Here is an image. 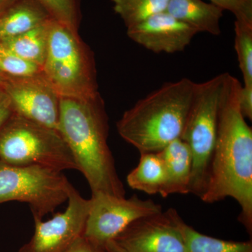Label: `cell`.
I'll return each instance as SVG.
<instances>
[{
    "instance_id": "1",
    "label": "cell",
    "mask_w": 252,
    "mask_h": 252,
    "mask_svg": "<svg viewBox=\"0 0 252 252\" xmlns=\"http://www.w3.org/2000/svg\"><path fill=\"white\" fill-rule=\"evenodd\" d=\"M243 84L224 73L220 94L216 142L212 156L204 203H214L225 198L235 199L241 213L238 220L252 229V129L239 106Z\"/></svg>"
},
{
    "instance_id": "2",
    "label": "cell",
    "mask_w": 252,
    "mask_h": 252,
    "mask_svg": "<svg viewBox=\"0 0 252 252\" xmlns=\"http://www.w3.org/2000/svg\"><path fill=\"white\" fill-rule=\"evenodd\" d=\"M85 177L91 193L125 197L124 184L118 175L107 139L108 117L103 99L60 97L59 128Z\"/></svg>"
},
{
    "instance_id": "3",
    "label": "cell",
    "mask_w": 252,
    "mask_h": 252,
    "mask_svg": "<svg viewBox=\"0 0 252 252\" xmlns=\"http://www.w3.org/2000/svg\"><path fill=\"white\" fill-rule=\"evenodd\" d=\"M196 83L189 78L162 84L123 114L119 135L142 153H157L181 138Z\"/></svg>"
},
{
    "instance_id": "4",
    "label": "cell",
    "mask_w": 252,
    "mask_h": 252,
    "mask_svg": "<svg viewBox=\"0 0 252 252\" xmlns=\"http://www.w3.org/2000/svg\"><path fill=\"white\" fill-rule=\"evenodd\" d=\"M41 72L60 97L89 99L99 94L90 51L78 33L54 19Z\"/></svg>"
},
{
    "instance_id": "5",
    "label": "cell",
    "mask_w": 252,
    "mask_h": 252,
    "mask_svg": "<svg viewBox=\"0 0 252 252\" xmlns=\"http://www.w3.org/2000/svg\"><path fill=\"white\" fill-rule=\"evenodd\" d=\"M0 161L41 165L60 171L78 170L59 131L14 114L0 128Z\"/></svg>"
},
{
    "instance_id": "6",
    "label": "cell",
    "mask_w": 252,
    "mask_h": 252,
    "mask_svg": "<svg viewBox=\"0 0 252 252\" xmlns=\"http://www.w3.org/2000/svg\"><path fill=\"white\" fill-rule=\"evenodd\" d=\"M224 73L196 83L181 139L192 154L189 193L201 198L206 189L216 142L217 122Z\"/></svg>"
},
{
    "instance_id": "7",
    "label": "cell",
    "mask_w": 252,
    "mask_h": 252,
    "mask_svg": "<svg viewBox=\"0 0 252 252\" xmlns=\"http://www.w3.org/2000/svg\"><path fill=\"white\" fill-rule=\"evenodd\" d=\"M71 185L63 171L56 169L0 161V204L27 203L34 218L42 220L67 201Z\"/></svg>"
},
{
    "instance_id": "8",
    "label": "cell",
    "mask_w": 252,
    "mask_h": 252,
    "mask_svg": "<svg viewBox=\"0 0 252 252\" xmlns=\"http://www.w3.org/2000/svg\"><path fill=\"white\" fill-rule=\"evenodd\" d=\"M90 200L84 236L104 248L136 220L162 211L161 205L154 200L135 195L126 198L97 192Z\"/></svg>"
},
{
    "instance_id": "9",
    "label": "cell",
    "mask_w": 252,
    "mask_h": 252,
    "mask_svg": "<svg viewBox=\"0 0 252 252\" xmlns=\"http://www.w3.org/2000/svg\"><path fill=\"white\" fill-rule=\"evenodd\" d=\"M65 211L43 221L34 218V233L19 252H65L84 235L91 200L83 198L71 185Z\"/></svg>"
},
{
    "instance_id": "10",
    "label": "cell",
    "mask_w": 252,
    "mask_h": 252,
    "mask_svg": "<svg viewBox=\"0 0 252 252\" xmlns=\"http://www.w3.org/2000/svg\"><path fill=\"white\" fill-rule=\"evenodd\" d=\"M0 88L9 96L15 114L58 130L60 97L41 72L0 77Z\"/></svg>"
},
{
    "instance_id": "11",
    "label": "cell",
    "mask_w": 252,
    "mask_h": 252,
    "mask_svg": "<svg viewBox=\"0 0 252 252\" xmlns=\"http://www.w3.org/2000/svg\"><path fill=\"white\" fill-rule=\"evenodd\" d=\"M182 220L174 208L142 217L114 241L126 252H185Z\"/></svg>"
},
{
    "instance_id": "12",
    "label": "cell",
    "mask_w": 252,
    "mask_h": 252,
    "mask_svg": "<svg viewBox=\"0 0 252 252\" xmlns=\"http://www.w3.org/2000/svg\"><path fill=\"white\" fill-rule=\"evenodd\" d=\"M198 33L167 11L127 28V35L131 40L155 54L182 52Z\"/></svg>"
},
{
    "instance_id": "13",
    "label": "cell",
    "mask_w": 252,
    "mask_h": 252,
    "mask_svg": "<svg viewBox=\"0 0 252 252\" xmlns=\"http://www.w3.org/2000/svg\"><path fill=\"white\" fill-rule=\"evenodd\" d=\"M157 153L163 162L167 176L161 196L167 198L170 194L189 193L193 160L187 142L176 139Z\"/></svg>"
},
{
    "instance_id": "14",
    "label": "cell",
    "mask_w": 252,
    "mask_h": 252,
    "mask_svg": "<svg viewBox=\"0 0 252 252\" xmlns=\"http://www.w3.org/2000/svg\"><path fill=\"white\" fill-rule=\"evenodd\" d=\"M166 11L198 33L203 32L214 36L221 33L220 21L223 11L212 3L202 0H169Z\"/></svg>"
},
{
    "instance_id": "15",
    "label": "cell",
    "mask_w": 252,
    "mask_h": 252,
    "mask_svg": "<svg viewBox=\"0 0 252 252\" xmlns=\"http://www.w3.org/2000/svg\"><path fill=\"white\" fill-rule=\"evenodd\" d=\"M50 19L37 0H18L0 14V40L23 34Z\"/></svg>"
},
{
    "instance_id": "16",
    "label": "cell",
    "mask_w": 252,
    "mask_h": 252,
    "mask_svg": "<svg viewBox=\"0 0 252 252\" xmlns=\"http://www.w3.org/2000/svg\"><path fill=\"white\" fill-rule=\"evenodd\" d=\"M50 21L23 34L0 40V43L18 57L41 69L47 53Z\"/></svg>"
},
{
    "instance_id": "17",
    "label": "cell",
    "mask_w": 252,
    "mask_h": 252,
    "mask_svg": "<svg viewBox=\"0 0 252 252\" xmlns=\"http://www.w3.org/2000/svg\"><path fill=\"white\" fill-rule=\"evenodd\" d=\"M166 172L158 153L140 154L138 165L127 176L131 189L150 195L161 193L166 183Z\"/></svg>"
},
{
    "instance_id": "18",
    "label": "cell",
    "mask_w": 252,
    "mask_h": 252,
    "mask_svg": "<svg viewBox=\"0 0 252 252\" xmlns=\"http://www.w3.org/2000/svg\"><path fill=\"white\" fill-rule=\"evenodd\" d=\"M185 252H252L251 242H231L198 233L181 220Z\"/></svg>"
},
{
    "instance_id": "19",
    "label": "cell",
    "mask_w": 252,
    "mask_h": 252,
    "mask_svg": "<svg viewBox=\"0 0 252 252\" xmlns=\"http://www.w3.org/2000/svg\"><path fill=\"white\" fill-rule=\"evenodd\" d=\"M113 8L126 27H132L144 20L166 11L169 0H112Z\"/></svg>"
},
{
    "instance_id": "20",
    "label": "cell",
    "mask_w": 252,
    "mask_h": 252,
    "mask_svg": "<svg viewBox=\"0 0 252 252\" xmlns=\"http://www.w3.org/2000/svg\"><path fill=\"white\" fill-rule=\"evenodd\" d=\"M235 49L244 85H252V26L235 21Z\"/></svg>"
},
{
    "instance_id": "21",
    "label": "cell",
    "mask_w": 252,
    "mask_h": 252,
    "mask_svg": "<svg viewBox=\"0 0 252 252\" xmlns=\"http://www.w3.org/2000/svg\"><path fill=\"white\" fill-rule=\"evenodd\" d=\"M51 18L78 33L79 8L78 0H37Z\"/></svg>"
},
{
    "instance_id": "22",
    "label": "cell",
    "mask_w": 252,
    "mask_h": 252,
    "mask_svg": "<svg viewBox=\"0 0 252 252\" xmlns=\"http://www.w3.org/2000/svg\"><path fill=\"white\" fill-rule=\"evenodd\" d=\"M0 70L10 75H32L41 72V68L18 57L0 43Z\"/></svg>"
},
{
    "instance_id": "23",
    "label": "cell",
    "mask_w": 252,
    "mask_h": 252,
    "mask_svg": "<svg viewBox=\"0 0 252 252\" xmlns=\"http://www.w3.org/2000/svg\"><path fill=\"white\" fill-rule=\"evenodd\" d=\"M212 4L234 15L235 21L252 26V0H210Z\"/></svg>"
},
{
    "instance_id": "24",
    "label": "cell",
    "mask_w": 252,
    "mask_h": 252,
    "mask_svg": "<svg viewBox=\"0 0 252 252\" xmlns=\"http://www.w3.org/2000/svg\"><path fill=\"white\" fill-rule=\"evenodd\" d=\"M239 106L245 119H252V85H242L239 94Z\"/></svg>"
},
{
    "instance_id": "25",
    "label": "cell",
    "mask_w": 252,
    "mask_h": 252,
    "mask_svg": "<svg viewBox=\"0 0 252 252\" xmlns=\"http://www.w3.org/2000/svg\"><path fill=\"white\" fill-rule=\"evenodd\" d=\"M65 252H106L104 247L96 245L84 235L78 238Z\"/></svg>"
},
{
    "instance_id": "26",
    "label": "cell",
    "mask_w": 252,
    "mask_h": 252,
    "mask_svg": "<svg viewBox=\"0 0 252 252\" xmlns=\"http://www.w3.org/2000/svg\"><path fill=\"white\" fill-rule=\"evenodd\" d=\"M14 114L9 96L0 88V128Z\"/></svg>"
},
{
    "instance_id": "27",
    "label": "cell",
    "mask_w": 252,
    "mask_h": 252,
    "mask_svg": "<svg viewBox=\"0 0 252 252\" xmlns=\"http://www.w3.org/2000/svg\"><path fill=\"white\" fill-rule=\"evenodd\" d=\"M104 248H105L106 252H126L119 245H117L114 240L106 244Z\"/></svg>"
},
{
    "instance_id": "28",
    "label": "cell",
    "mask_w": 252,
    "mask_h": 252,
    "mask_svg": "<svg viewBox=\"0 0 252 252\" xmlns=\"http://www.w3.org/2000/svg\"><path fill=\"white\" fill-rule=\"evenodd\" d=\"M17 1L18 0H0V14H2L4 11Z\"/></svg>"
},
{
    "instance_id": "29",
    "label": "cell",
    "mask_w": 252,
    "mask_h": 252,
    "mask_svg": "<svg viewBox=\"0 0 252 252\" xmlns=\"http://www.w3.org/2000/svg\"><path fill=\"white\" fill-rule=\"evenodd\" d=\"M3 74H4V73H3L2 72H1V70H0V77H1V76H2Z\"/></svg>"
}]
</instances>
